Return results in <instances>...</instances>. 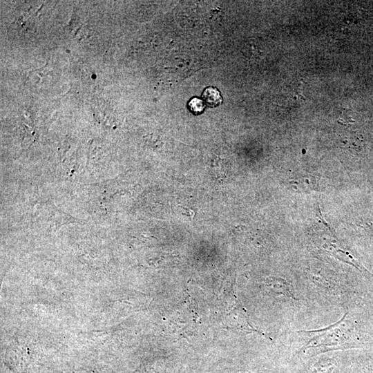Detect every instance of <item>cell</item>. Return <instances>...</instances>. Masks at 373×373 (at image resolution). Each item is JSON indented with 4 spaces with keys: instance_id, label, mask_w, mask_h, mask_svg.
I'll list each match as a JSON object with an SVG mask.
<instances>
[{
    "instance_id": "2",
    "label": "cell",
    "mask_w": 373,
    "mask_h": 373,
    "mask_svg": "<svg viewBox=\"0 0 373 373\" xmlns=\"http://www.w3.org/2000/svg\"><path fill=\"white\" fill-rule=\"evenodd\" d=\"M268 286L275 293L282 295L285 298L295 299V291L292 285L286 280L281 278H269Z\"/></svg>"
},
{
    "instance_id": "6",
    "label": "cell",
    "mask_w": 373,
    "mask_h": 373,
    "mask_svg": "<svg viewBox=\"0 0 373 373\" xmlns=\"http://www.w3.org/2000/svg\"><path fill=\"white\" fill-rule=\"evenodd\" d=\"M368 305H369V313L370 316H372V318H373V291L372 294L370 296Z\"/></svg>"
},
{
    "instance_id": "5",
    "label": "cell",
    "mask_w": 373,
    "mask_h": 373,
    "mask_svg": "<svg viewBox=\"0 0 373 373\" xmlns=\"http://www.w3.org/2000/svg\"><path fill=\"white\" fill-rule=\"evenodd\" d=\"M189 111L195 115L200 114L204 109V102L198 98H193L188 104Z\"/></svg>"
},
{
    "instance_id": "1",
    "label": "cell",
    "mask_w": 373,
    "mask_h": 373,
    "mask_svg": "<svg viewBox=\"0 0 373 373\" xmlns=\"http://www.w3.org/2000/svg\"><path fill=\"white\" fill-rule=\"evenodd\" d=\"M347 314L346 312L338 321L328 327L297 332L307 338L306 343L297 353H304L309 349H320V351L325 352L371 345L373 343L372 332L365 324L348 317Z\"/></svg>"
},
{
    "instance_id": "4",
    "label": "cell",
    "mask_w": 373,
    "mask_h": 373,
    "mask_svg": "<svg viewBox=\"0 0 373 373\" xmlns=\"http://www.w3.org/2000/svg\"><path fill=\"white\" fill-rule=\"evenodd\" d=\"M334 365V361L331 358H323L315 363L307 373H330Z\"/></svg>"
},
{
    "instance_id": "3",
    "label": "cell",
    "mask_w": 373,
    "mask_h": 373,
    "mask_svg": "<svg viewBox=\"0 0 373 373\" xmlns=\"http://www.w3.org/2000/svg\"><path fill=\"white\" fill-rule=\"evenodd\" d=\"M202 99L210 107H216L222 102L219 91L214 87L207 88L202 93Z\"/></svg>"
}]
</instances>
